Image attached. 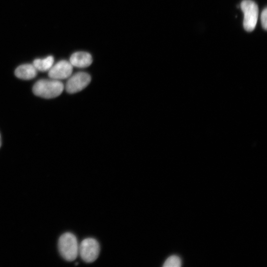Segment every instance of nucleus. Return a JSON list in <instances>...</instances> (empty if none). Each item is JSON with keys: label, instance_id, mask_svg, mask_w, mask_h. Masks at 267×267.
<instances>
[{"label": "nucleus", "instance_id": "nucleus-3", "mask_svg": "<svg viewBox=\"0 0 267 267\" xmlns=\"http://www.w3.org/2000/svg\"><path fill=\"white\" fill-rule=\"evenodd\" d=\"M240 7L244 13V27L246 31L251 32L255 29L258 20V6L252 0H244Z\"/></svg>", "mask_w": 267, "mask_h": 267}, {"label": "nucleus", "instance_id": "nucleus-11", "mask_svg": "<svg viewBox=\"0 0 267 267\" xmlns=\"http://www.w3.org/2000/svg\"><path fill=\"white\" fill-rule=\"evenodd\" d=\"M267 9L265 8L262 12L261 19L263 28L266 31L267 29Z\"/></svg>", "mask_w": 267, "mask_h": 267}, {"label": "nucleus", "instance_id": "nucleus-6", "mask_svg": "<svg viewBox=\"0 0 267 267\" xmlns=\"http://www.w3.org/2000/svg\"><path fill=\"white\" fill-rule=\"evenodd\" d=\"M73 67L74 66L69 62L62 60L54 64L48 70V76L52 79H65L72 76Z\"/></svg>", "mask_w": 267, "mask_h": 267}, {"label": "nucleus", "instance_id": "nucleus-7", "mask_svg": "<svg viewBox=\"0 0 267 267\" xmlns=\"http://www.w3.org/2000/svg\"><path fill=\"white\" fill-rule=\"evenodd\" d=\"M69 62L74 67L84 68L90 66L93 63L92 55L86 52H77L73 54Z\"/></svg>", "mask_w": 267, "mask_h": 267}, {"label": "nucleus", "instance_id": "nucleus-9", "mask_svg": "<svg viewBox=\"0 0 267 267\" xmlns=\"http://www.w3.org/2000/svg\"><path fill=\"white\" fill-rule=\"evenodd\" d=\"M54 63V58L53 56H48L44 59H37L33 62V65L37 70L41 72L49 70Z\"/></svg>", "mask_w": 267, "mask_h": 267}, {"label": "nucleus", "instance_id": "nucleus-10", "mask_svg": "<svg viewBox=\"0 0 267 267\" xmlns=\"http://www.w3.org/2000/svg\"><path fill=\"white\" fill-rule=\"evenodd\" d=\"M182 265L181 258L177 255H172L168 257L165 261L164 267H180Z\"/></svg>", "mask_w": 267, "mask_h": 267}, {"label": "nucleus", "instance_id": "nucleus-8", "mask_svg": "<svg viewBox=\"0 0 267 267\" xmlns=\"http://www.w3.org/2000/svg\"><path fill=\"white\" fill-rule=\"evenodd\" d=\"M37 70L33 64H24L18 66L15 70L16 76L21 79L29 80L35 78Z\"/></svg>", "mask_w": 267, "mask_h": 267}, {"label": "nucleus", "instance_id": "nucleus-4", "mask_svg": "<svg viewBox=\"0 0 267 267\" xmlns=\"http://www.w3.org/2000/svg\"><path fill=\"white\" fill-rule=\"evenodd\" d=\"M100 247L98 241L93 238L84 239L79 246V254L86 263H92L98 258Z\"/></svg>", "mask_w": 267, "mask_h": 267}, {"label": "nucleus", "instance_id": "nucleus-2", "mask_svg": "<svg viewBox=\"0 0 267 267\" xmlns=\"http://www.w3.org/2000/svg\"><path fill=\"white\" fill-rule=\"evenodd\" d=\"M79 245L77 237L70 233L63 234L59 238V252L65 260L71 262L75 260L79 254Z\"/></svg>", "mask_w": 267, "mask_h": 267}, {"label": "nucleus", "instance_id": "nucleus-5", "mask_svg": "<svg viewBox=\"0 0 267 267\" xmlns=\"http://www.w3.org/2000/svg\"><path fill=\"white\" fill-rule=\"evenodd\" d=\"M68 80L65 89L69 94L79 92L86 88L91 81V76L87 73L80 72L70 76Z\"/></svg>", "mask_w": 267, "mask_h": 267}, {"label": "nucleus", "instance_id": "nucleus-1", "mask_svg": "<svg viewBox=\"0 0 267 267\" xmlns=\"http://www.w3.org/2000/svg\"><path fill=\"white\" fill-rule=\"evenodd\" d=\"M64 88L63 84L59 80L41 79L34 84L33 92L41 98L49 99L61 95Z\"/></svg>", "mask_w": 267, "mask_h": 267}, {"label": "nucleus", "instance_id": "nucleus-12", "mask_svg": "<svg viewBox=\"0 0 267 267\" xmlns=\"http://www.w3.org/2000/svg\"><path fill=\"white\" fill-rule=\"evenodd\" d=\"M1 144H2L1 137V135H0V148H1Z\"/></svg>", "mask_w": 267, "mask_h": 267}]
</instances>
